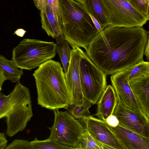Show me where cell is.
Segmentation results:
<instances>
[{
	"label": "cell",
	"instance_id": "cell-1",
	"mask_svg": "<svg viewBox=\"0 0 149 149\" xmlns=\"http://www.w3.org/2000/svg\"><path fill=\"white\" fill-rule=\"evenodd\" d=\"M148 33L142 27L109 25L90 42L86 53L106 74L112 75L143 60Z\"/></svg>",
	"mask_w": 149,
	"mask_h": 149
},
{
	"label": "cell",
	"instance_id": "cell-2",
	"mask_svg": "<svg viewBox=\"0 0 149 149\" xmlns=\"http://www.w3.org/2000/svg\"><path fill=\"white\" fill-rule=\"evenodd\" d=\"M36 82L38 104L51 110L67 109L71 97L61 64L51 60L40 65L33 74Z\"/></svg>",
	"mask_w": 149,
	"mask_h": 149
},
{
	"label": "cell",
	"instance_id": "cell-3",
	"mask_svg": "<svg viewBox=\"0 0 149 149\" xmlns=\"http://www.w3.org/2000/svg\"><path fill=\"white\" fill-rule=\"evenodd\" d=\"M61 24L65 39L72 48L86 50L99 32L82 3L74 0H59Z\"/></svg>",
	"mask_w": 149,
	"mask_h": 149
},
{
	"label": "cell",
	"instance_id": "cell-4",
	"mask_svg": "<svg viewBox=\"0 0 149 149\" xmlns=\"http://www.w3.org/2000/svg\"><path fill=\"white\" fill-rule=\"evenodd\" d=\"M30 91L19 82L8 95L0 92V119L6 117V134L11 137L24 130L33 116Z\"/></svg>",
	"mask_w": 149,
	"mask_h": 149
},
{
	"label": "cell",
	"instance_id": "cell-5",
	"mask_svg": "<svg viewBox=\"0 0 149 149\" xmlns=\"http://www.w3.org/2000/svg\"><path fill=\"white\" fill-rule=\"evenodd\" d=\"M56 46L53 42L24 39L13 50L12 60L18 68L31 70L53 58Z\"/></svg>",
	"mask_w": 149,
	"mask_h": 149
},
{
	"label": "cell",
	"instance_id": "cell-6",
	"mask_svg": "<svg viewBox=\"0 0 149 149\" xmlns=\"http://www.w3.org/2000/svg\"><path fill=\"white\" fill-rule=\"evenodd\" d=\"M109 25L115 27H142L149 20L128 0H100Z\"/></svg>",
	"mask_w": 149,
	"mask_h": 149
},
{
	"label": "cell",
	"instance_id": "cell-7",
	"mask_svg": "<svg viewBox=\"0 0 149 149\" xmlns=\"http://www.w3.org/2000/svg\"><path fill=\"white\" fill-rule=\"evenodd\" d=\"M53 111L55 118L53 125L48 128L49 137L71 149H79L85 131L84 126L68 111Z\"/></svg>",
	"mask_w": 149,
	"mask_h": 149
},
{
	"label": "cell",
	"instance_id": "cell-8",
	"mask_svg": "<svg viewBox=\"0 0 149 149\" xmlns=\"http://www.w3.org/2000/svg\"><path fill=\"white\" fill-rule=\"evenodd\" d=\"M79 68L84 98L91 104L97 103L107 86L106 74L91 61L83 51Z\"/></svg>",
	"mask_w": 149,
	"mask_h": 149
},
{
	"label": "cell",
	"instance_id": "cell-9",
	"mask_svg": "<svg viewBox=\"0 0 149 149\" xmlns=\"http://www.w3.org/2000/svg\"><path fill=\"white\" fill-rule=\"evenodd\" d=\"M78 121L95 140L104 146L105 149H124L105 121L91 115Z\"/></svg>",
	"mask_w": 149,
	"mask_h": 149
},
{
	"label": "cell",
	"instance_id": "cell-10",
	"mask_svg": "<svg viewBox=\"0 0 149 149\" xmlns=\"http://www.w3.org/2000/svg\"><path fill=\"white\" fill-rule=\"evenodd\" d=\"M70 60L66 72L65 81L71 97L70 105H81L84 97L82 93L79 74V63L83 50L79 47L72 48Z\"/></svg>",
	"mask_w": 149,
	"mask_h": 149
},
{
	"label": "cell",
	"instance_id": "cell-11",
	"mask_svg": "<svg viewBox=\"0 0 149 149\" xmlns=\"http://www.w3.org/2000/svg\"><path fill=\"white\" fill-rule=\"evenodd\" d=\"M119 125L146 137H149V118L126 108L118 102L113 114Z\"/></svg>",
	"mask_w": 149,
	"mask_h": 149
},
{
	"label": "cell",
	"instance_id": "cell-12",
	"mask_svg": "<svg viewBox=\"0 0 149 149\" xmlns=\"http://www.w3.org/2000/svg\"><path fill=\"white\" fill-rule=\"evenodd\" d=\"M110 79L118 102L127 109L146 116L133 93L127 79L125 70L118 72L111 75Z\"/></svg>",
	"mask_w": 149,
	"mask_h": 149
},
{
	"label": "cell",
	"instance_id": "cell-13",
	"mask_svg": "<svg viewBox=\"0 0 149 149\" xmlns=\"http://www.w3.org/2000/svg\"><path fill=\"white\" fill-rule=\"evenodd\" d=\"M107 124L124 149H149V137L141 135L119 124L115 127Z\"/></svg>",
	"mask_w": 149,
	"mask_h": 149
},
{
	"label": "cell",
	"instance_id": "cell-14",
	"mask_svg": "<svg viewBox=\"0 0 149 149\" xmlns=\"http://www.w3.org/2000/svg\"><path fill=\"white\" fill-rule=\"evenodd\" d=\"M128 83L143 111L149 118V76L133 79Z\"/></svg>",
	"mask_w": 149,
	"mask_h": 149
},
{
	"label": "cell",
	"instance_id": "cell-15",
	"mask_svg": "<svg viewBox=\"0 0 149 149\" xmlns=\"http://www.w3.org/2000/svg\"><path fill=\"white\" fill-rule=\"evenodd\" d=\"M118 102L113 86H107L97 103V108L95 115L98 119L105 121L107 118L113 114Z\"/></svg>",
	"mask_w": 149,
	"mask_h": 149
},
{
	"label": "cell",
	"instance_id": "cell-16",
	"mask_svg": "<svg viewBox=\"0 0 149 149\" xmlns=\"http://www.w3.org/2000/svg\"><path fill=\"white\" fill-rule=\"evenodd\" d=\"M42 27L49 36L55 38L62 34V27L59 19L54 15L47 4L44 12H40Z\"/></svg>",
	"mask_w": 149,
	"mask_h": 149
},
{
	"label": "cell",
	"instance_id": "cell-17",
	"mask_svg": "<svg viewBox=\"0 0 149 149\" xmlns=\"http://www.w3.org/2000/svg\"><path fill=\"white\" fill-rule=\"evenodd\" d=\"M82 3L88 13L96 19L103 29L109 25L100 0H83Z\"/></svg>",
	"mask_w": 149,
	"mask_h": 149
},
{
	"label": "cell",
	"instance_id": "cell-18",
	"mask_svg": "<svg viewBox=\"0 0 149 149\" xmlns=\"http://www.w3.org/2000/svg\"><path fill=\"white\" fill-rule=\"evenodd\" d=\"M18 68L13 60L7 59L0 54V70L3 72L7 80L13 83L19 82L24 73L22 70Z\"/></svg>",
	"mask_w": 149,
	"mask_h": 149
},
{
	"label": "cell",
	"instance_id": "cell-19",
	"mask_svg": "<svg viewBox=\"0 0 149 149\" xmlns=\"http://www.w3.org/2000/svg\"><path fill=\"white\" fill-rule=\"evenodd\" d=\"M55 39L56 42V52L59 55L63 67V72L65 73L68 70L72 49L70 48L68 42L65 39L63 33Z\"/></svg>",
	"mask_w": 149,
	"mask_h": 149
},
{
	"label": "cell",
	"instance_id": "cell-20",
	"mask_svg": "<svg viewBox=\"0 0 149 149\" xmlns=\"http://www.w3.org/2000/svg\"><path fill=\"white\" fill-rule=\"evenodd\" d=\"M125 70L128 81L135 79L149 76V63L143 60Z\"/></svg>",
	"mask_w": 149,
	"mask_h": 149
},
{
	"label": "cell",
	"instance_id": "cell-21",
	"mask_svg": "<svg viewBox=\"0 0 149 149\" xmlns=\"http://www.w3.org/2000/svg\"><path fill=\"white\" fill-rule=\"evenodd\" d=\"M91 103L84 99L83 104L81 105H70L67 108L68 112L74 119L77 120L87 117L91 116L89 109Z\"/></svg>",
	"mask_w": 149,
	"mask_h": 149
},
{
	"label": "cell",
	"instance_id": "cell-22",
	"mask_svg": "<svg viewBox=\"0 0 149 149\" xmlns=\"http://www.w3.org/2000/svg\"><path fill=\"white\" fill-rule=\"evenodd\" d=\"M30 143L33 149H71L59 143L50 137L45 140H39L36 137Z\"/></svg>",
	"mask_w": 149,
	"mask_h": 149
},
{
	"label": "cell",
	"instance_id": "cell-23",
	"mask_svg": "<svg viewBox=\"0 0 149 149\" xmlns=\"http://www.w3.org/2000/svg\"><path fill=\"white\" fill-rule=\"evenodd\" d=\"M79 149H105L104 146L95 140L85 129Z\"/></svg>",
	"mask_w": 149,
	"mask_h": 149
},
{
	"label": "cell",
	"instance_id": "cell-24",
	"mask_svg": "<svg viewBox=\"0 0 149 149\" xmlns=\"http://www.w3.org/2000/svg\"><path fill=\"white\" fill-rule=\"evenodd\" d=\"M138 10L146 16H149V0H128Z\"/></svg>",
	"mask_w": 149,
	"mask_h": 149
},
{
	"label": "cell",
	"instance_id": "cell-25",
	"mask_svg": "<svg viewBox=\"0 0 149 149\" xmlns=\"http://www.w3.org/2000/svg\"><path fill=\"white\" fill-rule=\"evenodd\" d=\"M6 149H33L30 141L23 140H14L10 144L7 145Z\"/></svg>",
	"mask_w": 149,
	"mask_h": 149
},
{
	"label": "cell",
	"instance_id": "cell-26",
	"mask_svg": "<svg viewBox=\"0 0 149 149\" xmlns=\"http://www.w3.org/2000/svg\"><path fill=\"white\" fill-rule=\"evenodd\" d=\"M48 5L51 8L55 16L61 20V15L59 0H47Z\"/></svg>",
	"mask_w": 149,
	"mask_h": 149
},
{
	"label": "cell",
	"instance_id": "cell-27",
	"mask_svg": "<svg viewBox=\"0 0 149 149\" xmlns=\"http://www.w3.org/2000/svg\"><path fill=\"white\" fill-rule=\"evenodd\" d=\"M36 8L40 12H44L48 4L47 0H33Z\"/></svg>",
	"mask_w": 149,
	"mask_h": 149
},
{
	"label": "cell",
	"instance_id": "cell-28",
	"mask_svg": "<svg viewBox=\"0 0 149 149\" xmlns=\"http://www.w3.org/2000/svg\"><path fill=\"white\" fill-rule=\"evenodd\" d=\"M105 121L109 126L113 127H116L119 123L117 118L113 114L109 116L107 118Z\"/></svg>",
	"mask_w": 149,
	"mask_h": 149
},
{
	"label": "cell",
	"instance_id": "cell-29",
	"mask_svg": "<svg viewBox=\"0 0 149 149\" xmlns=\"http://www.w3.org/2000/svg\"><path fill=\"white\" fill-rule=\"evenodd\" d=\"M7 142L6 134L3 132H0V149H5Z\"/></svg>",
	"mask_w": 149,
	"mask_h": 149
},
{
	"label": "cell",
	"instance_id": "cell-30",
	"mask_svg": "<svg viewBox=\"0 0 149 149\" xmlns=\"http://www.w3.org/2000/svg\"><path fill=\"white\" fill-rule=\"evenodd\" d=\"M90 17L93 25L99 32L102 31L103 29L101 27L100 25L96 20V19L92 16L89 14Z\"/></svg>",
	"mask_w": 149,
	"mask_h": 149
},
{
	"label": "cell",
	"instance_id": "cell-31",
	"mask_svg": "<svg viewBox=\"0 0 149 149\" xmlns=\"http://www.w3.org/2000/svg\"><path fill=\"white\" fill-rule=\"evenodd\" d=\"M149 38L148 39L146 45L143 53V55H145L148 61L149 59Z\"/></svg>",
	"mask_w": 149,
	"mask_h": 149
},
{
	"label": "cell",
	"instance_id": "cell-32",
	"mask_svg": "<svg viewBox=\"0 0 149 149\" xmlns=\"http://www.w3.org/2000/svg\"><path fill=\"white\" fill-rule=\"evenodd\" d=\"M7 79L3 72L0 70V92L2 90L3 83Z\"/></svg>",
	"mask_w": 149,
	"mask_h": 149
},
{
	"label": "cell",
	"instance_id": "cell-33",
	"mask_svg": "<svg viewBox=\"0 0 149 149\" xmlns=\"http://www.w3.org/2000/svg\"><path fill=\"white\" fill-rule=\"evenodd\" d=\"M26 31L25 30L22 29H18L16 30L14 33V34H16L18 36L20 37H23L25 35Z\"/></svg>",
	"mask_w": 149,
	"mask_h": 149
},
{
	"label": "cell",
	"instance_id": "cell-34",
	"mask_svg": "<svg viewBox=\"0 0 149 149\" xmlns=\"http://www.w3.org/2000/svg\"><path fill=\"white\" fill-rule=\"evenodd\" d=\"M75 1L82 3L83 0H74Z\"/></svg>",
	"mask_w": 149,
	"mask_h": 149
}]
</instances>
